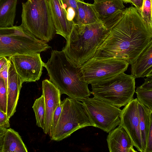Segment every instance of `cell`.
Listing matches in <instances>:
<instances>
[{
    "label": "cell",
    "mask_w": 152,
    "mask_h": 152,
    "mask_svg": "<svg viewBox=\"0 0 152 152\" xmlns=\"http://www.w3.org/2000/svg\"><path fill=\"white\" fill-rule=\"evenodd\" d=\"M50 77L49 80L59 90L61 94L82 101L89 98L91 92L85 80L82 65L77 64L64 52L53 50L47 62L44 63Z\"/></svg>",
    "instance_id": "2"
},
{
    "label": "cell",
    "mask_w": 152,
    "mask_h": 152,
    "mask_svg": "<svg viewBox=\"0 0 152 152\" xmlns=\"http://www.w3.org/2000/svg\"><path fill=\"white\" fill-rule=\"evenodd\" d=\"M140 14L143 22L152 27V0H144L142 10Z\"/></svg>",
    "instance_id": "24"
},
{
    "label": "cell",
    "mask_w": 152,
    "mask_h": 152,
    "mask_svg": "<svg viewBox=\"0 0 152 152\" xmlns=\"http://www.w3.org/2000/svg\"><path fill=\"white\" fill-rule=\"evenodd\" d=\"M9 60L6 57L0 58V72H1L7 65Z\"/></svg>",
    "instance_id": "34"
},
{
    "label": "cell",
    "mask_w": 152,
    "mask_h": 152,
    "mask_svg": "<svg viewBox=\"0 0 152 152\" xmlns=\"http://www.w3.org/2000/svg\"><path fill=\"white\" fill-rule=\"evenodd\" d=\"M42 88L45 111V126L43 130L45 134H49L53 117L55 110L61 103V94L56 86L48 79L42 81Z\"/></svg>",
    "instance_id": "12"
},
{
    "label": "cell",
    "mask_w": 152,
    "mask_h": 152,
    "mask_svg": "<svg viewBox=\"0 0 152 152\" xmlns=\"http://www.w3.org/2000/svg\"><path fill=\"white\" fill-rule=\"evenodd\" d=\"M8 59L13 64L23 83L35 82L40 79L44 64L40 53L16 54Z\"/></svg>",
    "instance_id": "10"
},
{
    "label": "cell",
    "mask_w": 152,
    "mask_h": 152,
    "mask_svg": "<svg viewBox=\"0 0 152 152\" xmlns=\"http://www.w3.org/2000/svg\"><path fill=\"white\" fill-rule=\"evenodd\" d=\"M151 41L152 27L143 22L135 7H127L92 58H119L131 64Z\"/></svg>",
    "instance_id": "1"
},
{
    "label": "cell",
    "mask_w": 152,
    "mask_h": 152,
    "mask_svg": "<svg viewBox=\"0 0 152 152\" xmlns=\"http://www.w3.org/2000/svg\"><path fill=\"white\" fill-rule=\"evenodd\" d=\"M21 25L0 28V58L45 51L50 48Z\"/></svg>",
    "instance_id": "6"
},
{
    "label": "cell",
    "mask_w": 152,
    "mask_h": 152,
    "mask_svg": "<svg viewBox=\"0 0 152 152\" xmlns=\"http://www.w3.org/2000/svg\"><path fill=\"white\" fill-rule=\"evenodd\" d=\"M7 129L0 127V152H2L3 139Z\"/></svg>",
    "instance_id": "33"
},
{
    "label": "cell",
    "mask_w": 152,
    "mask_h": 152,
    "mask_svg": "<svg viewBox=\"0 0 152 152\" xmlns=\"http://www.w3.org/2000/svg\"><path fill=\"white\" fill-rule=\"evenodd\" d=\"M135 92L137 100L146 107L152 110V90L142 89L137 87Z\"/></svg>",
    "instance_id": "23"
},
{
    "label": "cell",
    "mask_w": 152,
    "mask_h": 152,
    "mask_svg": "<svg viewBox=\"0 0 152 152\" xmlns=\"http://www.w3.org/2000/svg\"><path fill=\"white\" fill-rule=\"evenodd\" d=\"M81 102L92 126L108 133L120 125L121 110L119 108L94 97Z\"/></svg>",
    "instance_id": "8"
},
{
    "label": "cell",
    "mask_w": 152,
    "mask_h": 152,
    "mask_svg": "<svg viewBox=\"0 0 152 152\" xmlns=\"http://www.w3.org/2000/svg\"><path fill=\"white\" fill-rule=\"evenodd\" d=\"M63 105V101L58 106L54 113L51 123V126L49 134L50 139L52 138L57 124L61 112Z\"/></svg>",
    "instance_id": "27"
},
{
    "label": "cell",
    "mask_w": 152,
    "mask_h": 152,
    "mask_svg": "<svg viewBox=\"0 0 152 152\" xmlns=\"http://www.w3.org/2000/svg\"><path fill=\"white\" fill-rule=\"evenodd\" d=\"M137 103L142 148L143 152H145L148 133L152 121V110L146 107L138 100Z\"/></svg>",
    "instance_id": "20"
},
{
    "label": "cell",
    "mask_w": 152,
    "mask_h": 152,
    "mask_svg": "<svg viewBox=\"0 0 152 152\" xmlns=\"http://www.w3.org/2000/svg\"><path fill=\"white\" fill-rule=\"evenodd\" d=\"M35 113L36 125L44 130L45 126V107L43 96L36 99L32 107Z\"/></svg>",
    "instance_id": "22"
},
{
    "label": "cell",
    "mask_w": 152,
    "mask_h": 152,
    "mask_svg": "<svg viewBox=\"0 0 152 152\" xmlns=\"http://www.w3.org/2000/svg\"><path fill=\"white\" fill-rule=\"evenodd\" d=\"M145 152H152V121L151 122L148 133Z\"/></svg>",
    "instance_id": "29"
},
{
    "label": "cell",
    "mask_w": 152,
    "mask_h": 152,
    "mask_svg": "<svg viewBox=\"0 0 152 152\" xmlns=\"http://www.w3.org/2000/svg\"><path fill=\"white\" fill-rule=\"evenodd\" d=\"M135 77L121 73L91 84L94 97L120 108L133 99Z\"/></svg>",
    "instance_id": "5"
},
{
    "label": "cell",
    "mask_w": 152,
    "mask_h": 152,
    "mask_svg": "<svg viewBox=\"0 0 152 152\" xmlns=\"http://www.w3.org/2000/svg\"><path fill=\"white\" fill-rule=\"evenodd\" d=\"M68 15L71 19L76 18L75 24L78 15L77 0H61Z\"/></svg>",
    "instance_id": "25"
},
{
    "label": "cell",
    "mask_w": 152,
    "mask_h": 152,
    "mask_svg": "<svg viewBox=\"0 0 152 152\" xmlns=\"http://www.w3.org/2000/svg\"><path fill=\"white\" fill-rule=\"evenodd\" d=\"M61 112L52 140L59 141L75 132L92 126L80 101L69 97L64 99Z\"/></svg>",
    "instance_id": "7"
},
{
    "label": "cell",
    "mask_w": 152,
    "mask_h": 152,
    "mask_svg": "<svg viewBox=\"0 0 152 152\" xmlns=\"http://www.w3.org/2000/svg\"><path fill=\"white\" fill-rule=\"evenodd\" d=\"M111 30L101 22L81 26L75 25L62 50L71 60L82 65L93 57Z\"/></svg>",
    "instance_id": "3"
},
{
    "label": "cell",
    "mask_w": 152,
    "mask_h": 152,
    "mask_svg": "<svg viewBox=\"0 0 152 152\" xmlns=\"http://www.w3.org/2000/svg\"><path fill=\"white\" fill-rule=\"evenodd\" d=\"M49 2L56 33L66 40L75 24L69 19L61 0H49Z\"/></svg>",
    "instance_id": "13"
},
{
    "label": "cell",
    "mask_w": 152,
    "mask_h": 152,
    "mask_svg": "<svg viewBox=\"0 0 152 152\" xmlns=\"http://www.w3.org/2000/svg\"><path fill=\"white\" fill-rule=\"evenodd\" d=\"M27 152L18 133L12 129H7L4 137L2 152Z\"/></svg>",
    "instance_id": "18"
},
{
    "label": "cell",
    "mask_w": 152,
    "mask_h": 152,
    "mask_svg": "<svg viewBox=\"0 0 152 152\" xmlns=\"http://www.w3.org/2000/svg\"><path fill=\"white\" fill-rule=\"evenodd\" d=\"M137 99H133L121 110L119 125L128 133L134 146L139 151L144 152L139 126Z\"/></svg>",
    "instance_id": "11"
},
{
    "label": "cell",
    "mask_w": 152,
    "mask_h": 152,
    "mask_svg": "<svg viewBox=\"0 0 152 152\" xmlns=\"http://www.w3.org/2000/svg\"><path fill=\"white\" fill-rule=\"evenodd\" d=\"M129 64L119 58H92L82 65V69L85 81L92 84L124 72Z\"/></svg>",
    "instance_id": "9"
},
{
    "label": "cell",
    "mask_w": 152,
    "mask_h": 152,
    "mask_svg": "<svg viewBox=\"0 0 152 152\" xmlns=\"http://www.w3.org/2000/svg\"><path fill=\"white\" fill-rule=\"evenodd\" d=\"M10 62V61L9 60L8 63L6 66L0 72V77L4 79L7 89L8 82V71Z\"/></svg>",
    "instance_id": "30"
},
{
    "label": "cell",
    "mask_w": 152,
    "mask_h": 152,
    "mask_svg": "<svg viewBox=\"0 0 152 152\" xmlns=\"http://www.w3.org/2000/svg\"><path fill=\"white\" fill-rule=\"evenodd\" d=\"M28 0L30 1V2L31 1V0Z\"/></svg>",
    "instance_id": "36"
},
{
    "label": "cell",
    "mask_w": 152,
    "mask_h": 152,
    "mask_svg": "<svg viewBox=\"0 0 152 152\" xmlns=\"http://www.w3.org/2000/svg\"><path fill=\"white\" fill-rule=\"evenodd\" d=\"M122 1L125 3H131L130 0H122Z\"/></svg>",
    "instance_id": "35"
},
{
    "label": "cell",
    "mask_w": 152,
    "mask_h": 152,
    "mask_svg": "<svg viewBox=\"0 0 152 152\" xmlns=\"http://www.w3.org/2000/svg\"><path fill=\"white\" fill-rule=\"evenodd\" d=\"M18 0H0V28L13 26Z\"/></svg>",
    "instance_id": "21"
},
{
    "label": "cell",
    "mask_w": 152,
    "mask_h": 152,
    "mask_svg": "<svg viewBox=\"0 0 152 152\" xmlns=\"http://www.w3.org/2000/svg\"><path fill=\"white\" fill-rule=\"evenodd\" d=\"M152 41L131 64V75L135 78L152 76Z\"/></svg>",
    "instance_id": "16"
},
{
    "label": "cell",
    "mask_w": 152,
    "mask_h": 152,
    "mask_svg": "<svg viewBox=\"0 0 152 152\" xmlns=\"http://www.w3.org/2000/svg\"><path fill=\"white\" fill-rule=\"evenodd\" d=\"M0 110H1V108H0Z\"/></svg>",
    "instance_id": "37"
},
{
    "label": "cell",
    "mask_w": 152,
    "mask_h": 152,
    "mask_svg": "<svg viewBox=\"0 0 152 152\" xmlns=\"http://www.w3.org/2000/svg\"><path fill=\"white\" fill-rule=\"evenodd\" d=\"M140 13L142 10L144 0H130Z\"/></svg>",
    "instance_id": "32"
},
{
    "label": "cell",
    "mask_w": 152,
    "mask_h": 152,
    "mask_svg": "<svg viewBox=\"0 0 152 152\" xmlns=\"http://www.w3.org/2000/svg\"><path fill=\"white\" fill-rule=\"evenodd\" d=\"M7 91L4 79L0 77V107L1 110L7 113Z\"/></svg>",
    "instance_id": "26"
},
{
    "label": "cell",
    "mask_w": 152,
    "mask_h": 152,
    "mask_svg": "<svg viewBox=\"0 0 152 152\" xmlns=\"http://www.w3.org/2000/svg\"><path fill=\"white\" fill-rule=\"evenodd\" d=\"M8 71V82L7 89V114L9 119L16 111L20 94L23 83L10 61Z\"/></svg>",
    "instance_id": "14"
},
{
    "label": "cell",
    "mask_w": 152,
    "mask_h": 152,
    "mask_svg": "<svg viewBox=\"0 0 152 152\" xmlns=\"http://www.w3.org/2000/svg\"><path fill=\"white\" fill-rule=\"evenodd\" d=\"M122 0H94L92 4L100 21L125 9Z\"/></svg>",
    "instance_id": "17"
},
{
    "label": "cell",
    "mask_w": 152,
    "mask_h": 152,
    "mask_svg": "<svg viewBox=\"0 0 152 152\" xmlns=\"http://www.w3.org/2000/svg\"><path fill=\"white\" fill-rule=\"evenodd\" d=\"M107 138L110 152H135L130 137L120 125L108 132Z\"/></svg>",
    "instance_id": "15"
},
{
    "label": "cell",
    "mask_w": 152,
    "mask_h": 152,
    "mask_svg": "<svg viewBox=\"0 0 152 152\" xmlns=\"http://www.w3.org/2000/svg\"><path fill=\"white\" fill-rule=\"evenodd\" d=\"M21 25L35 37L46 42L56 33L49 0H28L22 3Z\"/></svg>",
    "instance_id": "4"
},
{
    "label": "cell",
    "mask_w": 152,
    "mask_h": 152,
    "mask_svg": "<svg viewBox=\"0 0 152 152\" xmlns=\"http://www.w3.org/2000/svg\"><path fill=\"white\" fill-rule=\"evenodd\" d=\"M78 15L75 25L79 26L101 22L92 4L86 3L83 0H77Z\"/></svg>",
    "instance_id": "19"
},
{
    "label": "cell",
    "mask_w": 152,
    "mask_h": 152,
    "mask_svg": "<svg viewBox=\"0 0 152 152\" xmlns=\"http://www.w3.org/2000/svg\"><path fill=\"white\" fill-rule=\"evenodd\" d=\"M10 126L9 119L7 114L0 110V127L8 129Z\"/></svg>",
    "instance_id": "28"
},
{
    "label": "cell",
    "mask_w": 152,
    "mask_h": 152,
    "mask_svg": "<svg viewBox=\"0 0 152 152\" xmlns=\"http://www.w3.org/2000/svg\"><path fill=\"white\" fill-rule=\"evenodd\" d=\"M138 87L142 89L152 90V76L147 77L144 83Z\"/></svg>",
    "instance_id": "31"
}]
</instances>
